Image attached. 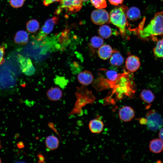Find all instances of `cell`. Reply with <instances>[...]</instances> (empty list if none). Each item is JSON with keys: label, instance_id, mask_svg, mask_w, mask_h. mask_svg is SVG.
Here are the masks:
<instances>
[{"label": "cell", "instance_id": "obj_34", "mask_svg": "<svg viewBox=\"0 0 163 163\" xmlns=\"http://www.w3.org/2000/svg\"><path fill=\"white\" fill-rule=\"evenodd\" d=\"M1 147H1V142H0V148H1Z\"/></svg>", "mask_w": 163, "mask_h": 163}, {"label": "cell", "instance_id": "obj_26", "mask_svg": "<svg viewBox=\"0 0 163 163\" xmlns=\"http://www.w3.org/2000/svg\"><path fill=\"white\" fill-rule=\"evenodd\" d=\"M93 6L97 9H102L107 6L105 0H90Z\"/></svg>", "mask_w": 163, "mask_h": 163}, {"label": "cell", "instance_id": "obj_7", "mask_svg": "<svg viewBox=\"0 0 163 163\" xmlns=\"http://www.w3.org/2000/svg\"><path fill=\"white\" fill-rule=\"evenodd\" d=\"M93 22L98 25H102L108 22L109 20V14L105 9H97L94 10L91 15Z\"/></svg>", "mask_w": 163, "mask_h": 163}, {"label": "cell", "instance_id": "obj_35", "mask_svg": "<svg viewBox=\"0 0 163 163\" xmlns=\"http://www.w3.org/2000/svg\"><path fill=\"white\" fill-rule=\"evenodd\" d=\"M2 162H1V159L0 158V163H1Z\"/></svg>", "mask_w": 163, "mask_h": 163}, {"label": "cell", "instance_id": "obj_2", "mask_svg": "<svg viewBox=\"0 0 163 163\" xmlns=\"http://www.w3.org/2000/svg\"><path fill=\"white\" fill-rule=\"evenodd\" d=\"M139 34L142 38L163 35V11L155 14L150 23L142 30H139Z\"/></svg>", "mask_w": 163, "mask_h": 163}, {"label": "cell", "instance_id": "obj_14", "mask_svg": "<svg viewBox=\"0 0 163 163\" xmlns=\"http://www.w3.org/2000/svg\"><path fill=\"white\" fill-rule=\"evenodd\" d=\"M46 94L50 100L56 101L61 98L62 96V92L59 88L54 87L49 89L47 91Z\"/></svg>", "mask_w": 163, "mask_h": 163}, {"label": "cell", "instance_id": "obj_31", "mask_svg": "<svg viewBox=\"0 0 163 163\" xmlns=\"http://www.w3.org/2000/svg\"><path fill=\"white\" fill-rule=\"evenodd\" d=\"M37 157L39 159V162H43L45 161V157L41 154H38Z\"/></svg>", "mask_w": 163, "mask_h": 163}, {"label": "cell", "instance_id": "obj_32", "mask_svg": "<svg viewBox=\"0 0 163 163\" xmlns=\"http://www.w3.org/2000/svg\"><path fill=\"white\" fill-rule=\"evenodd\" d=\"M158 135L160 139L163 142V128L160 129Z\"/></svg>", "mask_w": 163, "mask_h": 163}, {"label": "cell", "instance_id": "obj_5", "mask_svg": "<svg viewBox=\"0 0 163 163\" xmlns=\"http://www.w3.org/2000/svg\"><path fill=\"white\" fill-rule=\"evenodd\" d=\"M60 5L56 13L58 14L62 9L65 10L70 14H73L79 11L82 6V3L80 0H60Z\"/></svg>", "mask_w": 163, "mask_h": 163}, {"label": "cell", "instance_id": "obj_15", "mask_svg": "<svg viewBox=\"0 0 163 163\" xmlns=\"http://www.w3.org/2000/svg\"><path fill=\"white\" fill-rule=\"evenodd\" d=\"M110 63L114 67H119L123 63L124 59L118 51L113 50V51L110 58Z\"/></svg>", "mask_w": 163, "mask_h": 163}, {"label": "cell", "instance_id": "obj_24", "mask_svg": "<svg viewBox=\"0 0 163 163\" xmlns=\"http://www.w3.org/2000/svg\"><path fill=\"white\" fill-rule=\"evenodd\" d=\"M90 44L92 47L94 48H99L103 45V39L100 37L94 36L90 40Z\"/></svg>", "mask_w": 163, "mask_h": 163}, {"label": "cell", "instance_id": "obj_18", "mask_svg": "<svg viewBox=\"0 0 163 163\" xmlns=\"http://www.w3.org/2000/svg\"><path fill=\"white\" fill-rule=\"evenodd\" d=\"M151 152L154 153L161 152L163 149V142L160 139H154L151 141L149 145Z\"/></svg>", "mask_w": 163, "mask_h": 163}, {"label": "cell", "instance_id": "obj_33", "mask_svg": "<svg viewBox=\"0 0 163 163\" xmlns=\"http://www.w3.org/2000/svg\"><path fill=\"white\" fill-rule=\"evenodd\" d=\"M82 2H86L88 1L89 0H80Z\"/></svg>", "mask_w": 163, "mask_h": 163}, {"label": "cell", "instance_id": "obj_16", "mask_svg": "<svg viewBox=\"0 0 163 163\" xmlns=\"http://www.w3.org/2000/svg\"><path fill=\"white\" fill-rule=\"evenodd\" d=\"M45 143L47 149L50 150L57 149L59 147V141L56 136L51 135L47 136L46 138Z\"/></svg>", "mask_w": 163, "mask_h": 163}, {"label": "cell", "instance_id": "obj_1", "mask_svg": "<svg viewBox=\"0 0 163 163\" xmlns=\"http://www.w3.org/2000/svg\"><path fill=\"white\" fill-rule=\"evenodd\" d=\"M76 89L75 93L76 100L69 115L76 114L80 116L82 114V108L86 104L92 103L94 100V97L91 91L85 85L77 87Z\"/></svg>", "mask_w": 163, "mask_h": 163}, {"label": "cell", "instance_id": "obj_29", "mask_svg": "<svg viewBox=\"0 0 163 163\" xmlns=\"http://www.w3.org/2000/svg\"><path fill=\"white\" fill-rule=\"evenodd\" d=\"M110 3L114 5H118L122 4L124 0H108Z\"/></svg>", "mask_w": 163, "mask_h": 163}, {"label": "cell", "instance_id": "obj_25", "mask_svg": "<svg viewBox=\"0 0 163 163\" xmlns=\"http://www.w3.org/2000/svg\"><path fill=\"white\" fill-rule=\"evenodd\" d=\"M105 74L108 80L112 82H116L121 76L116 71L112 70H107Z\"/></svg>", "mask_w": 163, "mask_h": 163}, {"label": "cell", "instance_id": "obj_13", "mask_svg": "<svg viewBox=\"0 0 163 163\" xmlns=\"http://www.w3.org/2000/svg\"><path fill=\"white\" fill-rule=\"evenodd\" d=\"M88 126L89 129L91 133H98L102 131L104 124L101 120L96 119L91 120L89 123Z\"/></svg>", "mask_w": 163, "mask_h": 163}, {"label": "cell", "instance_id": "obj_10", "mask_svg": "<svg viewBox=\"0 0 163 163\" xmlns=\"http://www.w3.org/2000/svg\"><path fill=\"white\" fill-rule=\"evenodd\" d=\"M140 63L138 57L135 55H130L126 58L125 62L126 69L129 71L134 72L139 68Z\"/></svg>", "mask_w": 163, "mask_h": 163}, {"label": "cell", "instance_id": "obj_30", "mask_svg": "<svg viewBox=\"0 0 163 163\" xmlns=\"http://www.w3.org/2000/svg\"><path fill=\"white\" fill-rule=\"evenodd\" d=\"M60 0H43V3L44 5L47 6L51 4L56 2L59 1Z\"/></svg>", "mask_w": 163, "mask_h": 163}, {"label": "cell", "instance_id": "obj_28", "mask_svg": "<svg viewBox=\"0 0 163 163\" xmlns=\"http://www.w3.org/2000/svg\"><path fill=\"white\" fill-rule=\"evenodd\" d=\"M5 52L4 47L0 46V65L2 64L5 61L4 58Z\"/></svg>", "mask_w": 163, "mask_h": 163}, {"label": "cell", "instance_id": "obj_23", "mask_svg": "<svg viewBox=\"0 0 163 163\" xmlns=\"http://www.w3.org/2000/svg\"><path fill=\"white\" fill-rule=\"evenodd\" d=\"M153 52L156 56L163 59V38L158 41Z\"/></svg>", "mask_w": 163, "mask_h": 163}, {"label": "cell", "instance_id": "obj_4", "mask_svg": "<svg viewBox=\"0 0 163 163\" xmlns=\"http://www.w3.org/2000/svg\"><path fill=\"white\" fill-rule=\"evenodd\" d=\"M145 124L148 129L153 131L159 129L163 124V120L161 115L154 110L149 111L146 115Z\"/></svg>", "mask_w": 163, "mask_h": 163}, {"label": "cell", "instance_id": "obj_8", "mask_svg": "<svg viewBox=\"0 0 163 163\" xmlns=\"http://www.w3.org/2000/svg\"><path fill=\"white\" fill-rule=\"evenodd\" d=\"M18 60L21 69L24 74L27 75H31L34 73L35 69L30 59L19 55Z\"/></svg>", "mask_w": 163, "mask_h": 163}, {"label": "cell", "instance_id": "obj_6", "mask_svg": "<svg viewBox=\"0 0 163 163\" xmlns=\"http://www.w3.org/2000/svg\"><path fill=\"white\" fill-rule=\"evenodd\" d=\"M59 21L58 17L55 16L48 19L39 32L37 37V40L40 41L45 39L53 30Z\"/></svg>", "mask_w": 163, "mask_h": 163}, {"label": "cell", "instance_id": "obj_9", "mask_svg": "<svg viewBox=\"0 0 163 163\" xmlns=\"http://www.w3.org/2000/svg\"><path fill=\"white\" fill-rule=\"evenodd\" d=\"M120 119L124 122H128L135 116L134 109L129 106H124L120 109L118 113Z\"/></svg>", "mask_w": 163, "mask_h": 163}, {"label": "cell", "instance_id": "obj_3", "mask_svg": "<svg viewBox=\"0 0 163 163\" xmlns=\"http://www.w3.org/2000/svg\"><path fill=\"white\" fill-rule=\"evenodd\" d=\"M127 17L124 7H120L112 10L109 14V22L117 26L123 36L126 34Z\"/></svg>", "mask_w": 163, "mask_h": 163}, {"label": "cell", "instance_id": "obj_17", "mask_svg": "<svg viewBox=\"0 0 163 163\" xmlns=\"http://www.w3.org/2000/svg\"><path fill=\"white\" fill-rule=\"evenodd\" d=\"M14 40V42L18 44L24 45L26 44L29 40L28 34L23 30H20L16 34Z\"/></svg>", "mask_w": 163, "mask_h": 163}, {"label": "cell", "instance_id": "obj_11", "mask_svg": "<svg viewBox=\"0 0 163 163\" xmlns=\"http://www.w3.org/2000/svg\"><path fill=\"white\" fill-rule=\"evenodd\" d=\"M79 82L84 85H87L91 83L93 80L92 73L88 70H85L79 73L78 75Z\"/></svg>", "mask_w": 163, "mask_h": 163}, {"label": "cell", "instance_id": "obj_20", "mask_svg": "<svg viewBox=\"0 0 163 163\" xmlns=\"http://www.w3.org/2000/svg\"><path fill=\"white\" fill-rule=\"evenodd\" d=\"M127 17L131 21H135L138 19L141 16V12L139 8L135 7L129 8L126 12Z\"/></svg>", "mask_w": 163, "mask_h": 163}, {"label": "cell", "instance_id": "obj_27", "mask_svg": "<svg viewBox=\"0 0 163 163\" xmlns=\"http://www.w3.org/2000/svg\"><path fill=\"white\" fill-rule=\"evenodd\" d=\"M25 0H10V5L14 8L21 7L23 5Z\"/></svg>", "mask_w": 163, "mask_h": 163}, {"label": "cell", "instance_id": "obj_21", "mask_svg": "<svg viewBox=\"0 0 163 163\" xmlns=\"http://www.w3.org/2000/svg\"><path fill=\"white\" fill-rule=\"evenodd\" d=\"M40 27L39 22L36 20L33 19L28 21L26 24V29L30 33H34L38 30Z\"/></svg>", "mask_w": 163, "mask_h": 163}, {"label": "cell", "instance_id": "obj_22", "mask_svg": "<svg viewBox=\"0 0 163 163\" xmlns=\"http://www.w3.org/2000/svg\"><path fill=\"white\" fill-rule=\"evenodd\" d=\"M98 33L100 36L102 38L107 39L111 35L112 30L110 27L107 25L101 26L99 29Z\"/></svg>", "mask_w": 163, "mask_h": 163}, {"label": "cell", "instance_id": "obj_19", "mask_svg": "<svg viewBox=\"0 0 163 163\" xmlns=\"http://www.w3.org/2000/svg\"><path fill=\"white\" fill-rule=\"evenodd\" d=\"M141 99L145 103L150 104L155 98V96L152 92L148 89H144L140 94Z\"/></svg>", "mask_w": 163, "mask_h": 163}, {"label": "cell", "instance_id": "obj_12", "mask_svg": "<svg viewBox=\"0 0 163 163\" xmlns=\"http://www.w3.org/2000/svg\"><path fill=\"white\" fill-rule=\"evenodd\" d=\"M113 51V50L110 45L104 44L99 48L97 53L101 59L105 60L110 58Z\"/></svg>", "mask_w": 163, "mask_h": 163}]
</instances>
